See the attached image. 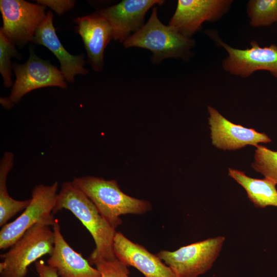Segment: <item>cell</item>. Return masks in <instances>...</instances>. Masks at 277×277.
Wrapping results in <instances>:
<instances>
[{
	"instance_id": "cell-11",
	"label": "cell",
	"mask_w": 277,
	"mask_h": 277,
	"mask_svg": "<svg viewBox=\"0 0 277 277\" xmlns=\"http://www.w3.org/2000/svg\"><path fill=\"white\" fill-rule=\"evenodd\" d=\"M207 108L212 144L217 148L235 150L247 145L256 147L260 143L272 141L266 133L234 124L213 107L208 106Z\"/></svg>"
},
{
	"instance_id": "cell-20",
	"label": "cell",
	"mask_w": 277,
	"mask_h": 277,
	"mask_svg": "<svg viewBox=\"0 0 277 277\" xmlns=\"http://www.w3.org/2000/svg\"><path fill=\"white\" fill-rule=\"evenodd\" d=\"M251 167L277 185V151L263 145L256 147Z\"/></svg>"
},
{
	"instance_id": "cell-5",
	"label": "cell",
	"mask_w": 277,
	"mask_h": 277,
	"mask_svg": "<svg viewBox=\"0 0 277 277\" xmlns=\"http://www.w3.org/2000/svg\"><path fill=\"white\" fill-rule=\"evenodd\" d=\"M58 184H38L31 192L30 202L23 213L13 221L3 226L0 231V249L10 248L30 227L46 221L53 226L56 222L53 210L57 195Z\"/></svg>"
},
{
	"instance_id": "cell-2",
	"label": "cell",
	"mask_w": 277,
	"mask_h": 277,
	"mask_svg": "<svg viewBox=\"0 0 277 277\" xmlns=\"http://www.w3.org/2000/svg\"><path fill=\"white\" fill-rule=\"evenodd\" d=\"M72 182L87 195L100 214L114 228L122 221L120 216L127 214H142L151 209L149 202L124 193L114 180L84 176L75 177Z\"/></svg>"
},
{
	"instance_id": "cell-14",
	"label": "cell",
	"mask_w": 277,
	"mask_h": 277,
	"mask_svg": "<svg viewBox=\"0 0 277 277\" xmlns=\"http://www.w3.org/2000/svg\"><path fill=\"white\" fill-rule=\"evenodd\" d=\"M75 29L84 43L88 62L93 69L101 71L104 67V52L111 39L112 29L109 22L96 12L74 20Z\"/></svg>"
},
{
	"instance_id": "cell-6",
	"label": "cell",
	"mask_w": 277,
	"mask_h": 277,
	"mask_svg": "<svg viewBox=\"0 0 277 277\" xmlns=\"http://www.w3.org/2000/svg\"><path fill=\"white\" fill-rule=\"evenodd\" d=\"M225 241L224 236L210 238L174 251L162 250L156 255L177 277H199L212 267Z\"/></svg>"
},
{
	"instance_id": "cell-22",
	"label": "cell",
	"mask_w": 277,
	"mask_h": 277,
	"mask_svg": "<svg viewBox=\"0 0 277 277\" xmlns=\"http://www.w3.org/2000/svg\"><path fill=\"white\" fill-rule=\"evenodd\" d=\"M94 265L100 272L101 277H130L128 267L116 258L111 260H98Z\"/></svg>"
},
{
	"instance_id": "cell-17",
	"label": "cell",
	"mask_w": 277,
	"mask_h": 277,
	"mask_svg": "<svg viewBox=\"0 0 277 277\" xmlns=\"http://www.w3.org/2000/svg\"><path fill=\"white\" fill-rule=\"evenodd\" d=\"M229 175L245 190L249 200L256 207H277L276 184L267 179L249 177L241 171L229 168Z\"/></svg>"
},
{
	"instance_id": "cell-13",
	"label": "cell",
	"mask_w": 277,
	"mask_h": 277,
	"mask_svg": "<svg viewBox=\"0 0 277 277\" xmlns=\"http://www.w3.org/2000/svg\"><path fill=\"white\" fill-rule=\"evenodd\" d=\"M113 250L123 264L135 267L145 277H177L156 254L133 242L122 232H116L114 236Z\"/></svg>"
},
{
	"instance_id": "cell-25",
	"label": "cell",
	"mask_w": 277,
	"mask_h": 277,
	"mask_svg": "<svg viewBox=\"0 0 277 277\" xmlns=\"http://www.w3.org/2000/svg\"><path fill=\"white\" fill-rule=\"evenodd\" d=\"M276 96H277V95H276Z\"/></svg>"
},
{
	"instance_id": "cell-16",
	"label": "cell",
	"mask_w": 277,
	"mask_h": 277,
	"mask_svg": "<svg viewBox=\"0 0 277 277\" xmlns=\"http://www.w3.org/2000/svg\"><path fill=\"white\" fill-rule=\"evenodd\" d=\"M52 229L55 237L54 249L47 264L56 270L60 277H101L98 270L66 242L57 221Z\"/></svg>"
},
{
	"instance_id": "cell-1",
	"label": "cell",
	"mask_w": 277,
	"mask_h": 277,
	"mask_svg": "<svg viewBox=\"0 0 277 277\" xmlns=\"http://www.w3.org/2000/svg\"><path fill=\"white\" fill-rule=\"evenodd\" d=\"M65 209L71 212L91 234L95 244L88 261L92 265L100 260L116 258L113 240L116 233L87 195L72 182L63 183L53 213Z\"/></svg>"
},
{
	"instance_id": "cell-12",
	"label": "cell",
	"mask_w": 277,
	"mask_h": 277,
	"mask_svg": "<svg viewBox=\"0 0 277 277\" xmlns=\"http://www.w3.org/2000/svg\"><path fill=\"white\" fill-rule=\"evenodd\" d=\"M161 0H124L119 3L101 9L97 13L110 23L113 39L124 43L133 32H136L145 24V16L155 5H162Z\"/></svg>"
},
{
	"instance_id": "cell-19",
	"label": "cell",
	"mask_w": 277,
	"mask_h": 277,
	"mask_svg": "<svg viewBox=\"0 0 277 277\" xmlns=\"http://www.w3.org/2000/svg\"><path fill=\"white\" fill-rule=\"evenodd\" d=\"M246 10L252 27L268 26L277 22V0H251Z\"/></svg>"
},
{
	"instance_id": "cell-23",
	"label": "cell",
	"mask_w": 277,
	"mask_h": 277,
	"mask_svg": "<svg viewBox=\"0 0 277 277\" xmlns=\"http://www.w3.org/2000/svg\"><path fill=\"white\" fill-rule=\"evenodd\" d=\"M36 2L39 5L50 7L59 15L71 9L75 3L74 1L69 0H37Z\"/></svg>"
},
{
	"instance_id": "cell-24",
	"label": "cell",
	"mask_w": 277,
	"mask_h": 277,
	"mask_svg": "<svg viewBox=\"0 0 277 277\" xmlns=\"http://www.w3.org/2000/svg\"><path fill=\"white\" fill-rule=\"evenodd\" d=\"M35 269L38 277H60L56 270L43 260L35 262Z\"/></svg>"
},
{
	"instance_id": "cell-3",
	"label": "cell",
	"mask_w": 277,
	"mask_h": 277,
	"mask_svg": "<svg viewBox=\"0 0 277 277\" xmlns=\"http://www.w3.org/2000/svg\"><path fill=\"white\" fill-rule=\"evenodd\" d=\"M123 44L125 48L134 47L149 50L153 53L152 62L158 64L167 58L189 60L195 42L183 35L172 26L163 24L159 19L154 7L147 23Z\"/></svg>"
},
{
	"instance_id": "cell-21",
	"label": "cell",
	"mask_w": 277,
	"mask_h": 277,
	"mask_svg": "<svg viewBox=\"0 0 277 277\" xmlns=\"http://www.w3.org/2000/svg\"><path fill=\"white\" fill-rule=\"evenodd\" d=\"M15 45L11 43L0 31V72L3 78L4 85L10 87L12 84V57H18Z\"/></svg>"
},
{
	"instance_id": "cell-18",
	"label": "cell",
	"mask_w": 277,
	"mask_h": 277,
	"mask_svg": "<svg viewBox=\"0 0 277 277\" xmlns=\"http://www.w3.org/2000/svg\"><path fill=\"white\" fill-rule=\"evenodd\" d=\"M14 154L9 151L4 153L0 162V226L7 224L9 220L18 212L25 210L30 199L18 201L8 194L7 179L13 165Z\"/></svg>"
},
{
	"instance_id": "cell-7",
	"label": "cell",
	"mask_w": 277,
	"mask_h": 277,
	"mask_svg": "<svg viewBox=\"0 0 277 277\" xmlns=\"http://www.w3.org/2000/svg\"><path fill=\"white\" fill-rule=\"evenodd\" d=\"M46 7L24 0H1L3 26L0 31L13 45L23 47L32 42L45 19Z\"/></svg>"
},
{
	"instance_id": "cell-10",
	"label": "cell",
	"mask_w": 277,
	"mask_h": 277,
	"mask_svg": "<svg viewBox=\"0 0 277 277\" xmlns=\"http://www.w3.org/2000/svg\"><path fill=\"white\" fill-rule=\"evenodd\" d=\"M232 2L230 0H179L169 25L191 38L205 22H214L221 18Z\"/></svg>"
},
{
	"instance_id": "cell-4",
	"label": "cell",
	"mask_w": 277,
	"mask_h": 277,
	"mask_svg": "<svg viewBox=\"0 0 277 277\" xmlns=\"http://www.w3.org/2000/svg\"><path fill=\"white\" fill-rule=\"evenodd\" d=\"M46 221L29 229L5 253L1 254L0 277H25L29 266L46 254L51 255L54 245V233Z\"/></svg>"
},
{
	"instance_id": "cell-15",
	"label": "cell",
	"mask_w": 277,
	"mask_h": 277,
	"mask_svg": "<svg viewBox=\"0 0 277 277\" xmlns=\"http://www.w3.org/2000/svg\"><path fill=\"white\" fill-rule=\"evenodd\" d=\"M33 43L42 45L50 50L60 64V70L66 81L73 82L77 74H86L89 70L84 67L85 55L70 54L60 42L53 24V14L48 11L43 22L37 28Z\"/></svg>"
},
{
	"instance_id": "cell-8",
	"label": "cell",
	"mask_w": 277,
	"mask_h": 277,
	"mask_svg": "<svg viewBox=\"0 0 277 277\" xmlns=\"http://www.w3.org/2000/svg\"><path fill=\"white\" fill-rule=\"evenodd\" d=\"M207 32L215 43L222 47L228 53V56L222 63L225 71L245 78L256 71L266 70L277 79L276 45L262 47L255 41H252L250 43V47L240 49L227 45L212 31H208Z\"/></svg>"
},
{
	"instance_id": "cell-9",
	"label": "cell",
	"mask_w": 277,
	"mask_h": 277,
	"mask_svg": "<svg viewBox=\"0 0 277 277\" xmlns=\"http://www.w3.org/2000/svg\"><path fill=\"white\" fill-rule=\"evenodd\" d=\"M12 70L16 80L8 98L13 104L17 103L26 94L35 89L49 86L67 87L61 71L49 61L38 57L32 48L28 61L23 64H13Z\"/></svg>"
}]
</instances>
